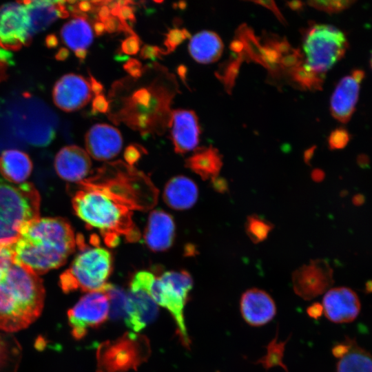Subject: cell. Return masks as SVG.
<instances>
[{
    "instance_id": "cell-16",
    "label": "cell",
    "mask_w": 372,
    "mask_h": 372,
    "mask_svg": "<svg viewBox=\"0 0 372 372\" xmlns=\"http://www.w3.org/2000/svg\"><path fill=\"white\" fill-rule=\"evenodd\" d=\"M364 77L361 70H355L342 78L331 98V113L341 123L348 122L355 109L360 84Z\"/></svg>"
},
{
    "instance_id": "cell-18",
    "label": "cell",
    "mask_w": 372,
    "mask_h": 372,
    "mask_svg": "<svg viewBox=\"0 0 372 372\" xmlns=\"http://www.w3.org/2000/svg\"><path fill=\"white\" fill-rule=\"evenodd\" d=\"M92 167L87 152L77 145L61 148L54 158V167L63 180L79 183L86 178Z\"/></svg>"
},
{
    "instance_id": "cell-22",
    "label": "cell",
    "mask_w": 372,
    "mask_h": 372,
    "mask_svg": "<svg viewBox=\"0 0 372 372\" xmlns=\"http://www.w3.org/2000/svg\"><path fill=\"white\" fill-rule=\"evenodd\" d=\"M198 189L196 184L188 177L177 176L166 183L163 200L166 205L175 210L190 209L196 203Z\"/></svg>"
},
{
    "instance_id": "cell-52",
    "label": "cell",
    "mask_w": 372,
    "mask_h": 372,
    "mask_svg": "<svg viewBox=\"0 0 372 372\" xmlns=\"http://www.w3.org/2000/svg\"><path fill=\"white\" fill-rule=\"evenodd\" d=\"M358 163L360 166L362 167H365L366 166H368L369 160L368 158L365 156H360L358 159Z\"/></svg>"
},
{
    "instance_id": "cell-50",
    "label": "cell",
    "mask_w": 372,
    "mask_h": 372,
    "mask_svg": "<svg viewBox=\"0 0 372 372\" xmlns=\"http://www.w3.org/2000/svg\"><path fill=\"white\" fill-rule=\"evenodd\" d=\"M74 52L75 56L81 61H84V59L86 58L87 54V49L77 50Z\"/></svg>"
},
{
    "instance_id": "cell-34",
    "label": "cell",
    "mask_w": 372,
    "mask_h": 372,
    "mask_svg": "<svg viewBox=\"0 0 372 372\" xmlns=\"http://www.w3.org/2000/svg\"><path fill=\"white\" fill-rule=\"evenodd\" d=\"M13 262L11 247L0 246V280L6 276Z\"/></svg>"
},
{
    "instance_id": "cell-10",
    "label": "cell",
    "mask_w": 372,
    "mask_h": 372,
    "mask_svg": "<svg viewBox=\"0 0 372 372\" xmlns=\"http://www.w3.org/2000/svg\"><path fill=\"white\" fill-rule=\"evenodd\" d=\"M110 300L105 287L89 292L68 311V320L73 338H83L90 329L99 327L109 316Z\"/></svg>"
},
{
    "instance_id": "cell-42",
    "label": "cell",
    "mask_w": 372,
    "mask_h": 372,
    "mask_svg": "<svg viewBox=\"0 0 372 372\" xmlns=\"http://www.w3.org/2000/svg\"><path fill=\"white\" fill-rule=\"evenodd\" d=\"M90 85L92 92L94 93V94L99 95L101 94L102 91L103 90V85L101 83L98 81L90 72Z\"/></svg>"
},
{
    "instance_id": "cell-19",
    "label": "cell",
    "mask_w": 372,
    "mask_h": 372,
    "mask_svg": "<svg viewBox=\"0 0 372 372\" xmlns=\"http://www.w3.org/2000/svg\"><path fill=\"white\" fill-rule=\"evenodd\" d=\"M175 223L172 216L162 209L150 212L143 238L147 247L153 251H165L173 245Z\"/></svg>"
},
{
    "instance_id": "cell-54",
    "label": "cell",
    "mask_w": 372,
    "mask_h": 372,
    "mask_svg": "<svg viewBox=\"0 0 372 372\" xmlns=\"http://www.w3.org/2000/svg\"><path fill=\"white\" fill-rule=\"evenodd\" d=\"M178 7H179L180 9H184L186 7V3L184 1H180L178 3Z\"/></svg>"
},
{
    "instance_id": "cell-21",
    "label": "cell",
    "mask_w": 372,
    "mask_h": 372,
    "mask_svg": "<svg viewBox=\"0 0 372 372\" xmlns=\"http://www.w3.org/2000/svg\"><path fill=\"white\" fill-rule=\"evenodd\" d=\"M338 359L336 372H372V355L347 338L332 350Z\"/></svg>"
},
{
    "instance_id": "cell-33",
    "label": "cell",
    "mask_w": 372,
    "mask_h": 372,
    "mask_svg": "<svg viewBox=\"0 0 372 372\" xmlns=\"http://www.w3.org/2000/svg\"><path fill=\"white\" fill-rule=\"evenodd\" d=\"M350 139L348 132L344 129H337L333 131L328 139L329 148L340 149L344 148Z\"/></svg>"
},
{
    "instance_id": "cell-9",
    "label": "cell",
    "mask_w": 372,
    "mask_h": 372,
    "mask_svg": "<svg viewBox=\"0 0 372 372\" xmlns=\"http://www.w3.org/2000/svg\"><path fill=\"white\" fill-rule=\"evenodd\" d=\"M154 277V273L143 270L135 273L130 280L124 321L134 331H140L158 316L157 304L150 292Z\"/></svg>"
},
{
    "instance_id": "cell-24",
    "label": "cell",
    "mask_w": 372,
    "mask_h": 372,
    "mask_svg": "<svg viewBox=\"0 0 372 372\" xmlns=\"http://www.w3.org/2000/svg\"><path fill=\"white\" fill-rule=\"evenodd\" d=\"M32 166L28 155L19 149H6L0 156V173L6 181L13 184L25 183Z\"/></svg>"
},
{
    "instance_id": "cell-38",
    "label": "cell",
    "mask_w": 372,
    "mask_h": 372,
    "mask_svg": "<svg viewBox=\"0 0 372 372\" xmlns=\"http://www.w3.org/2000/svg\"><path fill=\"white\" fill-rule=\"evenodd\" d=\"M143 148L138 145H130L124 152V158L127 165L133 166L141 156Z\"/></svg>"
},
{
    "instance_id": "cell-26",
    "label": "cell",
    "mask_w": 372,
    "mask_h": 372,
    "mask_svg": "<svg viewBox=\"0 0 372 372\" xmlns=\"http://www.w3.org/2000/svg\"><path fill=\"white\" fill-rule=\"evenodd\" d=\"M185 165L203 180L217 177L223 165L222 156L213 147L197 149L185 162Z\"/></svg>"
},
{
    "instance_id": "cell-17",
    "label": "cell",
    "mask_w": 372,
    "mask_h": 372,
    "mask_svg": "<svg viewBox=\"0 0 372 372\" xmlns=\"http://www.w3.org/2000/svg\"><path fill=\"white\" fill-rule=\"evenodd\" d=\"M169 126L172 127L171 139L177 154H185L196 147L200 130L198 117L194 111H172Z\"/></svg>"
},
{
    "instance_id": "cell-1",
    "label": "cell",
    "mask_w": 372,
    "mask_h": 372,
    "mask_svg": "<svg viewBox=\"0 0 372 372\" xmlns=\"http://www.w3.org/2000/svg\"><path fill=\"white\" fill-rule=\"evenodd\" d=\"M157 193L144 174L117 161L77 183L72 205L76 215L89 227L98 229L107 245L113 247L120 236L130 242L139 240L133 211L152 207Z\"/></svg>"
},
{
    "instance_id": "cell-29",
    "label": "cell",
    "mask_w": 372,
    "mask_h": 372,
    "mask_svg": "<svg viewBox=\"0 0 372 372\" xmlns=\"http://www.w3.org/2000/svg\"><path fill=\"white\" fill-rule=\"evenodd\" d=\"M245 227L249 239L254 243H259L268 237L273 225L258 216L251 215L247 217Z\"/></svg>"
},
{
    "instance_id": "cell-51",
    "label": "cell",
    "mask_w": 372,
    "mask_h": 372,
    "mask_svg": "<svg viewBox=\"0 0 372 372\" xmlns=\"http://www.w3.org/2000/svg\"><path fill=\"white\" fill-rule=\"evenodd\" d=\"M353 203L356 206H360L364 203V197L362 194H356L353 197Z\"/></svg>"
},
{
    "instance_id": "cell-55",
    "label": "cell",
    "mask_w": 372,
    "mask_h": 372,
    "mask_svg": "<svg viewBox=\"0 0 372 372\" xmlns=\"http://www.w3.org/2000/svg\"><path fill=\"white\" fill-rule=\"evenodd\" d=\"M370 64H371V67L372 68V54H371V59H370Z\"/></svg>"
},
{
    "instance_id": "cell-14",
    "label": "cell",
    "mask_w": 372,
    "mask_h": 372,
    "mask_svg": "<svg viewBox=\"0 0 372 372\" xmlns=\"http://www.w3.org/2000/svg\"><path fill=\"white\" fill-rule=\"evenodd\" d=\"M85 144L89 156L103 161L119 154L123 147V138L117 128L106 123H97L87 132Z\"/></svg>"
},
{
    "instance_id": "cell-23",
    "label": "cell",
    "mask_w": 372,
    "mask_h": 372,
    "mask_svg": "<svg viewBox=\"0 0 372 372\" xmlns=\"http://www.w3.org/2000/svg\"><path fill=\"white\" fill-rule=\"evenodd\" d=\"M32 21V34L44 30L57 18H67L70 12L66 1H24Z\"/></svg>"
},
{
    "instance_id": "cell-8",
    "label": "cell",
    "mask_w": 372,
    "mask_h": 372,
    "mask_svg": "<svg viewBox=\"0 0 372 372\" xmlns=\"http://www.w3.org/2000/svg\"><path fill=\"white\" fill-rule=\"evenodd\" d=\"M151 353L148 338L127 332L121 337L101 343L96 351L97 372H127L136 370Z\"/></svg>"
},
{
    "instance_id": "cell-46",
    "label": "cell",
    "mask_w": 372,
    "mask_h": 372,
    "mask_svg": "<svg viewBox=\"0 0 372 372\" xmlns=\"http://www.w3.org/2000/svg\"><path fill=\"white\" fill-rule=\"evenodd\" d=\"M94 32L97 37L103 35L106 31L103 23L100 21H96L94 25Z\"/></svg>"
},
{
    "instance_id": "cell-37",
    "label": "cell",
    "mask_w": 372,
    "mask_h": 372,
    "mask_svg": "<svg viewBox=\"0 0 372 372\" xmlns=\"http://www.w3.org/2000/svg\"><path fill=\"white\" fill-rule=\"evenodd\" d=\"M123 69L133 78L138 79L143 74L142 63L136 59H129L123 65Z\"/></svg>"
},
{
    "instance_id": "cell-36",
    "label": "cell",
    "mask_w": 372,
    "mask_h": 372,
    "mask_svg": "<svg viewBox=\"0 0 372 372\" xmlns=\"http://www.w3.org/2000/svg\"><path fill=\"white\" fill-rule=\"evenodd\" d=\"M11 64V53L0 45V84L8 77V72Z\"/></svg>"
},
{
    "instance_id": "cell-5",
    "label": "cell",
    "mask_w": 372,
    "mask_h": 372,
    "mask_svg": "<svg viewBox=\"0 0 372 372\" xmlns=\"http://www.w3.org/2000/svg\"><path fill=\"white\" fill-rule=\"evenodd\" d=\"M348 42L344 34L331 25L317 24L306 34L303 43V70L322 79L323 74L345 54Z\"/></svg>"
},
{
    "instance_id": "cell-25",
    "label": "cell",
    "mask_w": 372,
    "mask_h": 372,
    "mask_svg": "<svg viewBox=\"0 0 372 372\" xmlns=\"http://www.w3.org/2000/svg\"><path fill=\"white\" fill-rule=\"evenodd\" d=\"M191 56L200 63L216 61L222 54L223 43L215 32L203 30L194 35L188 45Z\"/></svg>"
},
{
    "instance_id": "cell-20",
    "label": "cell",
    "mask_w": 372,
    "mask_h": 372,
    "mask_svg": "<svg viewBox=\"0 0 372 372\" xmlns=\"http://www.w3.org/2000/svg\"><path fill=\"white\" fill-rule=\"evenodd\" d=\"M240 311L243 319L251 326H262L275 316L274 301L265 291L253 288L247 290L240 299Z\"/></svg>"
},
{
    "instance_id": "cell-32",
    "label": "cell",
    "mask_w": 372,
    "mask_h": 372,
    "mask_svg": "<svg viewBox=\"0 0 372 372\" xmlns=\"http://www.w3.org/2000/svg\"><path fill=\"white\" fill-rule=\"evenodd\" d=\"M353 1H311L308 2L310 6L329 13H335L349 7Z\"/></svg>"
},
{
    "instance_id": "cell-48",
    "label": "cell",
    "mask_w": 372,
    "mask_h": 372,
    "mask_svg": "<svg viewBox=\"0 0 372 372\" xmlns=\"http://www.w3.org/2000/svg\"><path fill=\"white\" fill-rule=\"evenodd\" d=\"M187 72V68L184 65H180L177 68V73L180 78V79L183 81V83L187 85L186 83V75Z\"/></svg>"
},
{
    "instance_id": "cell-6",
    "label": "cell",
    "mask_w": 372,
    "mask_h": 372,
    "mask_svg": "<svg viewBox=\"0 0 372 372\" xmlns=\"http://www.w3.org/2000/svg\"><path fill=\"white\" fill-rule=\"evenodd\" d=\"M41 197L28 182L13 184L0 178V225L20 234L39 218Z\"/></svg>"
},
{
    "instance_id": "cell-30",
    "label": "cell",
    "mask_w": 372,
    "mask_h": 372,
    "mask_svg": "<svg viewBox=\"0 0 372 372\" xmlns=\"http://www.w3.org/2000/svg\"><path fill=\"white\" fill-rule=\"evenodd\" d=\"M105 289L110 300V311L113 319L125 318L127 307V293L116 285L107 283Z\"/></svg>"
},
{
    "instance_id": "cell-28",
    "label": "cell",
    "mask_w": 372,
    "mask_h": 372,
    "mask_svg": "<svg viewBox=\"0 0 372 372\" xmlns=\"http://www.w3.org/2000/svg\"><path fill=\"white\" fill-rule=\"evenodd\" d=\"M22 358V347L11 333L0 331V372H17Z\"/></svg>"
},
{
    "instance_id": "cell-3",
    "label": "cell",
    "mask_w": 372,
    "mask_h": 372,
    "mask_svg": "<svg viewBox=\"0 0 372 372\" xmlns=\"http://www.w3.org/2000/svg\"><path fill=\"white\" fill-rule=\"evenodd\" d=\"M42 279L28 268L13 262L0 280V330L12 333L27 328L44 306Z\"/></svg>"
},
{
    "instance_id": "cell-15",
    "label": "cell",
    "mask_w": 372,
    "mask_h": 372,
    "mask_svg": "<svg viewBox=\"0 0 372 372\" xmlns=\"http://www.w3.org/2000/svg\"><path fill=\"white\" fill-rule=\"evenodd\" d=\"M322 308L330 321L347 323L358 317L361 305L355 291L348 287H340L327 291L322 299Z\"/></svg>"
},
{
    "instance_id": "cell-12",
    "label": "cell",
    "mask_w": 372,
    "mask_h": 372,
    "mask_svg": "<svg viewBox=\"0 0 372 372\" xmlns=\"http://www.w3.org/2000/svg\"><path fill=\"white\" fill-rule=\"evenodd\" d=\"M292 282L296 293L309 300L324 292L333 284V270L325 260H311L293 273Z\"/></svg>"
},
{
    "instance_id": "cell-7",
    "label": "cell",
    "mask_w": 372,
    "mask_h": 372,
    "mask_svg": "<svg viewBox=\"0 0 372 372\" xmlns=\"http://www.w3.org/2000/svg\"><path fill=\"white\" fill-rule=\"evenodd\" d=\"M192 287V278L187 271H167L155 275L150 290L156 303L172 314L182 344L187 348L191 341L185 327L184 308Z\"/></svg>"
},
{
    "instance_id": "cell-53",
    "label": "cell",
    "mask_w": 372,
    "mask_h": 372,
    "mask_svg": "<svg viewBox=\"0 0 372 372\" xmlns=\"http://www.w3.org/2000/svg\"><path fill=\"white\" fill-rule=\"evenodd\" d=\"M313 154V149H309L304 154V161H308L311 159L312 155Z\"/></svg>"
},
{
    "instance_id": "cell-47",
    "label": "cell",
    "mask_w": 372,
    "mask_h": 372,
    "mask_svg": "<svg viewBox=\"0 0 372 372\" xmlns=\"http://www.w3.org/2000/svg\"><path fill=\"white\" fill-rule=\"evenodd\" d=\"M324 172L320 169H316L311 172V178L315 182L322 181L324 178Z\"/></svg>"
},
{
    "instance_id": "cell-41",
    "label": "cell",
    "mask_w": 372,
    "mask_h": 372,
    "mask_svg": "<svg viewBox=\"0 0 372 372\" xmlns=\"http://www.w3.org/2000/svg\"><path fill=\"white\" fill-rule=\"evenodd\" d=\"M256 3L261 4L263 6H265L268 9L271 10L276 16V17L281 21H285L284 18L282 14L280 12L279 10L275 5L273 1H254Z\"/></svg>"
},
{
    "instance_id": "cell-11",
    "label": "cell",
    "mask_w": 372,
    "mask_h": 372,
    "mask_svg": "<svg viewBox=\"0 0 372 372\" xmlns=\"http://www.w3.org/2000/svg\"><path fill=\"white\" fill-rule=\"evenodd\" d=\"M32 21L23 1L6 4L0 8V45L6 50H20L33 36Z\"/></svg>"
},
{
    "instance_id": "cell-2",
    "label": "cell",
    "mask_w": 372,
    "mask_h": 372,
    "mask_svg": "<svg viewBox=\"0 0 372 372\" xmlns=\"http://www.w3.org/2000/svg\"><path fill=\"white\" fill-rule=\"evenodd\" d=\"M76 247L74 230L61 217L37 219L21 230L11 247L13 262L38 276L63 266Z\"/></svg>"
},
{
    "instance_id": "cell-45",
    "label": "cell",
    "mask_w": 372,
    "mask_h": 372,
    "mask_svg": "<svg viewBox=\"0 0 372 372\" xmlns=\"http://www.w3.org/2000/svg\"><path fill=\"white\" fill-rule=\"evenodd\" d=\"M78 9L82 12H87L94 10V5L91 1H82L78 3Z\"/></svg>"
},
{
    "instance_id": "cell-40",
    "label": "cell",
    "mask_w": 372,
    "mask_h": 372,
    "mask_svg": "<svg viewBox=\"0 0 372 372\" xmlns=\"http://www.w3.org/2000/svg\"><path fill=\"white\" fill-rule=\"evenodd\" d=\"M92 109L95 114L106 113L110 110V101L103 94L96 95L92 101Z\"/></svg>"
},
{
    "instance_id": "cell-4",
    "label": "cell",
    "mask_w": 372,
    "mask_h": 372,
    "mask_svg": "<svg viewBox=\"0 0 372 372\" xmlns=\"http://www.w3.org/2000/svg\"><path fill=\"white\" fill-rule=\"evenodd\" d=\"M95 238L89 245L83 236H76L79 251L59 277V286L64 293L95 291L107 284L113 269V258L109 250L96 243Z\"/></svg>"
},
{
    "instance_id": "cell-44",
    "label": "cell",
    "mask_w": 372,
    "mask_h": 372,
    "mask_svg": "<svg viewBox=\"0 0 372 372\" xmlns=\"http://www.w3.org/2000/svg\"><path fill=\"white\" fill-rule=\"evenodd\" d=\"M105 3L104 5L103 4L98 10V17L101 22H103L107 18H108L111 15L110 10Z\"/></svg>"
},
{
    "instance_id": "cell-27",
    "label": "cell",
    "mask_w": 372,
    "mask_h": 372,
    "mask_svg": "<svg viewBox=\"0 0 372 372\" xmlns=\"http://www.w3.org/2000/svg\"><path fill=\"white\" fill-rule=\"evenodd\" d=\"M61 38L68 48L75 52L87 49L93 41V32L87 19L73 17L60 31Z\"/></svg>"
},
{
    "instance_id": "cell-39",
    "label": "cell",
    "mask_w": 372,
    "mask_h": 372,
    "mask_svg": "<svg viewBox=\"0 0 372 372\" xmlns=\"http://www.w3.org/2000/svg\"><path fill=\"white\" fill-rule=\"evenodd\" d=\"M164 49H161L156 45H144L140 52V57L143 59H149L155 61L157 58H161L165 54Z\"/></svg>"
},
{
    "instance_id": "cell-49",
    "label": "cell",
    "mask_w": 372,
    "mask_h": 372,
    "mask_svg": "<svg viewBox=\"0 0 372 372\" xmlns=\"http://www.w3.org/2000/svg\"><path fill=\"white\" fill-rule=\"evenodd\" d=\"M69 54L70 52L68 48H61L56 53V58L58 60L64 61L68 57Z\"/></svg>"
},
{
    "instance_id": "cell-35",
    "label": "cell",
    "mask_w": 372,
    "mask_h": 372,
    "mask_svg": "<svg viewBox=\"0 0 372 372\" xmlns=\"http://www.w3.org/2000/svg\"><path fill=\"white\" fill-rule=\"evenodd\" d=\"M141 41L136 34L130 35L121 42V52L127 55H136L139 50Z\"/></svg>"
},
{
    "instance_id": "cell-13",
    "label": "cell",
    "mask_w": 372,
    "mask_h": 372,
    "mask_svg": "<svg viewBox=\"0 0 372 372\" xmlns=\"http://www.w3.org/2000/svg\"><path fill=\"white\" fill-rule=\"evenodd\" d=\"M52 98L54 104L63 111L78 110L85 106L92 98L90 83L79 74H65L56 82Z\"/></svg>"
},
{
    "instance_id": "cell-43",
    "label": "cell",
    "mask_w": 372,
    "mask_h": 372,
    "mask_svg": "<svg viewBox=\"0 0 372 372\" xmlns=\"http://www.w3.org/2000/svg\"><path fill=\"white\" fill-rule=\"evenodd\" d=\"M211 182L213 187L219 192H225L227 189V183L222 178L215 177L211 179Z\"/></svg>"
},
{
    "instance_id": "cell-31",
    "label": "cell",
    "mask_w": 372,
    "mask_h": 372,
    "mask_svg": "<svg viewBox=\"0 0 372 372\" xmlns=\"http://www.w3.org/2000/svg\"><path fill=\"white\" fill-rule=\"evenodd\" d=\"M191 37V34L185 28L179 29L174 28L169 29L165 34L164 45L165 46V54H168L174 52L185 39Z\"/></svg>"
}]
</instances>
